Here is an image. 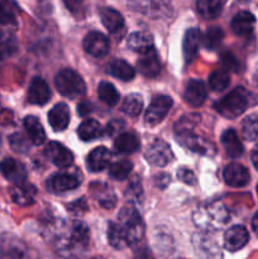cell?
Listing matches in <instances>:
<instances>
[{
	"label": "cell",
	"instance_id": "18",
	"mask_svg": "<svg viewBox=\"0 0 258 259\" xmlns=\"http://www.w3.org/2000/svg\"><path fill=\"white\" fill-rule=\"evenodd\" d=\"M137 66H138L139 72L149 78L156 77L161 72V61L154 48H151L146 53L141 55Z\"/></svg>",
	"mask_w": 258,
	"mask_h": 259
},
{
	"label": "cell",
	"instance_id": "38",
	"mask_svg": "<svg viewBox=\"0 0 258 259\" xmlns=\"http://www.w3.org/2000/svg\"><path fill=\"white\" fill-rule=\"evenodd\" d=\"M133 164L128 159H118L109 166V175L118 181H123L131 174Z\"/></svg>",
	"mask_w": 258,
	"mask_h": 259
},
{
	"label": "cell",
	"instance_id": "50",
	"mask_svg": "<svg viewBox=\"0 0 258 259\" xmlns=\"http://www.w3.org/2000/svg\"><path fill=\"white\" fill-rule=\"evenodd\" d=\"M250 158H252L253 166H254L255 169L258 171V144L254 147V148H253L252 154H250Z\"/></svg>",
	"mask_w": 258,
	"mask_h": 259
},
{
	"label": "cell",
	"instance_id": "3",
	"mask_svg": "<svg viewBox=\"0 0 258 259\" xmlns=\"http://www.w3.org/2000/svg\"><path fill=\"white\" fill-rule=\"evenodd\" d=\"M55 85L61 95L68 99H77L86 93V83L76 71L63 68L55 76Z\"/></svg>",
	"mask_w": 258,
	"mask_h": 259
},
{
	"label": "cell",
	"instance_id": "8",
	"mask_svg": "<svg viewBox=\"0 0 258 259\" xmlns=\"http://www.w3.org/2000/svg\"><path fill=\"white\" fill-rule=\"evenodd\" d=\"M83 50L93 57H104L109 52V39L101 32H90L83 38Z\"/></svg>",
	"mask_w": 258,
	"mask_h": 259
},
{
	"label": "cell",
	"instance_id": "21",
	"mask_svg": "<svg viewBox=\"0 0 258 259\" xmlns=\"http://www.w3.org/2000/svg\"><path fill=\"white\" fill-rule=\"evenodd\" d=\"M9 195L13 201L19 206H29L34 202L37 189L30 184L14 185L9 189Z\"/></svg>",
	"mask_w": 258,
	"mask_h": 259
},
{
	"label": "cell",
	"instance_id": "44",
	"mask_svg": "<svg viewBox=\"0 0 258 259\" xmlns=\"http://www.w3.org/2000/svg\"><path fill=\"white\" fill-rule=\"evenodd\" d=\"M10 147L14 149L18 153H27L29 151V143H28L27 139L22 136L20 133H15L13 136H10L9 138Z\"/></svg>",
	"mask_w": 258,
	"mask_h": 259
},
{
	"label": "cell",
	"instance_id": "25",
	"mask_svg": "<svg viewBox=\"0 0 258 259\" xmlns=\"http://www.w3.org/2000/svg\"><path fill=\"white\" fill-rule=\"evenodd\" d=\"M100 19L104 27L110 33H118L124 27V18L118 10L113 8H103L100 9Z\"/></svg>",
	"mask_w": 258,
	"mask_h": 259
},
{
	"label": "cell",
	"instance_id": "1",
	"mask_svg": "<svg viewBox=\"0 0 258 259\" xmlns=\"http://www.w3.org/2000/svg\"><path fill=\"white\" fill-rule=\"evenodd\" d=\"M116 224L125 238L128 247L137 244L143 238L146 230L143 219L133 205H125L121 207Z\"/></svg>",
	"mask_w": 258,
	"mask_h": 259
},
{
	"label": "cell",
	"instance_id": "39",
	"mask_svg": "<svg viewBox=\"0 0 258 259\" xmlns=\"http://www.w3.org/2000/svg\"><path fill=\"white\" fill-rule=\"evenodd\" d=\"M223 37H224V32L220 27L212 25V27L207 28L206 33L202 37V43L207 50H217L220 45H222Z\"/></svg>",
	"mask_w": 258,
	"mask_h": 259
},
{
	"label": "cell",
	"instance_id": "27",
	"mask_svg": "<svg viewBox=\"0 0 258 259\" xmlns=\"http://www.w3.org/2000/svg\"><path fill=\"white\" fill-rule=\"evenodd\" d=\"M24 128L27 132L29 141L32 142L34 146H40L45 143L46 141V133L43 125L40 124L39 119L37 116L28 115L24 119Z\"/></svg>",
	"mask_w": 258,
	"mask_h": 259
},
{
	"label": "cell",
	"instance_id": "54",
	"mask_svg": "<svg viewBox=\"0 0 258 259\" xmlns=\"http://www.w3.org/2000/svg\"><path fill=\"white\" fill-rule=\"evenodd\" d=\"M0 147H2V139H0Z\"/></svg>",
	"mask_w": 258,
	"mask_h": 259
},
{
	"label": "cell",
	"instance_id": "52",
	"mask_svg": "<svg viewBox=\"0 0 258 259\" xmlns=\"http://www.w3.org/2000/svg\"><path fill=\"white\" fill-rule=\"evenodd\" d=\"M254 82L258 85V71H257V72H255V75H254Z\"/></svg>",
	"mask_w": 258,
	"mask_h": 259
},
{
	"label": "cell",
	"instance_id": "45",
	"mask_svg": "<svg viewBox=\"0 0 258 259\" xmlns=\"http://www.w3.org/2000/svg\"><path fill=\"white\" fill-rule=\"evenodd\" d=\"M222 65H223V70L225 71H239V61L238 58L235 57L233 53L227 52L222 56Z\"/></svg>",
	"mask_w": 258,
	"mask_h": 259
},
{
	"label": "cell",
	"instance_id": "28",
	"mask_svg": "<svg viewBox=\"0 0 258 259\" xmlns=\"http://www.w3.org/2000/svg\"><path fill=\"white\" fill-rule=\"evenodd\" d=\"M224 7V0H197V13L204 19H215L222 13Z\"/></svg>",
	"mask_w": 258,
	"mask_h": 259
},
{
	"label": "cell",
	"instance_id": "32",
	"mask_svg": "<svg viewBox=\"0 0 258 259\" xmlns=\"http://www.w3.org/2000/svg\"><path fill=\"white\" fill-rule=\"evenodd\" d=\"M128 47L131 50L139 52L141 55L146 53L151 48H153V39L148 33L134 32L128 38Z\"/></svg>",
	"mask_w": 258,
	"mask_h": 259
},
{
	"label": "cell",
	"instance_id": "15",
	"mask_svg": "<svg viewBox=\"0 0 258 259\" xmlns=\"http://www.w3.org/2000/svg\"><path fill=\"white\" fill-rule=\"evenodd\" d=\"M223 177L228 186L243 187L249 182V172L244 166L239 163L228 164L223 172Z\"/></svg>",
	"mask_w": 258,
	"mask_h": 259
},
{
	"label": "cell",
	"instance_id": "26",
	"mask_svg": "<svg viewBox=\"0 0 258 259\" xmlns=\"http://www.w3.org/2000/svg\"><path fill=\"white\" fill-rule=\"evenodd\" d=\"M222 143L230 158H239L243 154V144L234 129H227L223 133Z\"/></svg>",
	"mask_w": 258,
	"mask_h": 259
},
{
	"label": "cell",
	"instance_id": "42",
	"mask_svg": "<svg viewBox=\"0 0 258 259\" xmlns=\"http://www.w3.org/2000/svg\"><path fill=\"white\" fill-rule=\"evenodd\" d=\"M242 134L245 141L253 142L258 139V116L249 115L243 120Z\"/></svg>",
	"mask_w": 258,
	"mask_h": 259
},
{
	"label": "cell",
	"instance_id": "23",
	"mask_svg": "<svg viewBox=\"0 0 258 259\" xmlns=\"http://www.w3.org/2000/svg\"><path fill=\"white\" fill-rule=\"evenodd\" d=\"M255 24V18L254 15L250 12H247V10H243V12H239L238 14H235L233 17L232 23V29L233 32L237 35H248L253 32Z\"/></svg>",
	"mask_w": 258,
	"mask_h": 259
},
{
	"label": "cell",
	"instance_id": "13",
	"mask_svg": "<svg viewBox=\"0 0 258 259\" xmlns=\"http://www.w3.org/2000/svg\"><path fill=\"white\" fill-rule=\"evenodd\" d=\"M249 240L247 229L242 225H235L228 229L224 235V247L229 252H237L244 248Z\"/></svg>",
	"mask_w": 258,
	"mask_h": 259
},
{
	"label": "cell",
	"instance_id": "43",
	"mask_svg": "<svg viewBox=\"0 0 258 259\" xmlns=\"http://www.w3.org/2000/svg\"><path fill=\"white\" fill-rule=\"evenodd\" d=\"M108 239L111 247L115 248V249H124V248L128 247L125 238L121 234L118 224L114 222L110 223L108 227Z\"/></svg>",
	"mask_w": 258,
	"mask_h": 259
},
{
	"label": "cell",
	"instance_id": "49",
	"mask_svg": "<svg viewBox=\"0 0 258 259\" xmlns=\"http://www.w3.org/2000/svg\"><path fill=\"white\" fill-rule=\"evenodd\" d=\"M90 111H93V110H91V105L89 103H81L80 105L77 106V113L80 114L81 116L88 115Z\"/></svg>",
	"mask_w": 258,
	"mask_h": 259
},
{
	"label": "cell",
	"instance_id": "9",
	"mask_svg": "<svg viewBox=\"0 0 258 259\" xmlns=\"http://www.w3.org/2000/svg\"><path fill=\"white\" fill-rule=\"evenodd\" d=\"M0 172L8 181L13 182L14 185L24 184L27 180V169L22 162L14 158H5L0 163Z\"/></svg>",
	"mask_w": 258,
	"mask_h": 259
},
{
	"label": "cell",
	"instance_id": "51",
	"mask_svg": "<svg viewBox=\"0 0 258 259\" xmlns=\"http://www.w3.org/2000/svg\"><path fill=\"white\" fill-rule=\"evenodd\" d=\"M252 228H253V232H254L255 234H257V237H258V211L255 212V215L253 217Z\"/></svg>",
	"mask_w": 258,
	"mask_h": 259
},
{
	"label": "cell",
	"instance_id": "22",
	"mask_svg": "<svg viewBox=\"0 0 258 259\" xmlns=\"http://www.w3.org/2000/svg\"><path fill=\"white\" fill-rule=\"evenodd\" d=\"M48 120L55 132L65 131L70 123V109L66 104L60 103L53 106L48 113Z\"/></svg>",
	"mask_w": 258,
	"mask_h": 259
},
{
	"label": "cell",
	"instance_id": "6",
	"mask_svg": "<svg viewBox=\"0 0 258 259\" xmlns=\"http://www.w3.org/2000/svg\"><path fill=\"white\" fill-rule=\"evenodd\" d=\"M144 156H146V159L152 166L156 167H164L174 158V154H172L169 146L166 142L162 141V139H154L147 147V151L144 153Z\"/></svg>",
	"mask_w": 258,
	"mask_h": 259
},
{
	"label": "cell",
	"instance_id": "2",
	"mask_svg": "<svg viewBox=\"0 0 258 259\" xmlns=\"http://www.w3.org/2000/svg\"><path fill=\"white\" fill-rule=\"evenodd\" d=\"M249 105V94L243 88H237L215 103L217 113L225 118L234 119L245 111Z\"/></svg>",
	"mask_w": 258,
	"mask_h": 259
},
{
	"label": "cell",
	"instance_id": "36",
	"mask_svg": "<svg viewBox=\"0 0 258 259\" xmlns=\"http://www.w3.org/2000/svg\"><path fill=\"white\" fill-rule=\"evenodd\" d=\"M143 109V99L139 94H131L125 98L121 105V110L128 116H138Z\"/></svg>",
	"mask_w": 258,
	"mask_h": 259
},
{
	"label": "cell",
	"instance_id": "40",
	"mask_svg": "<svg viewBox=\"0 0 258 259\" xmlns=\"http://www.w3.org/2000/svg\"><path fill=\"white\" fill-rule=\"evenodd\" d=\"M230 76L225 70H215L209 76V86L212 91H223L229 86Z\"/></svg>",
	"mask_w": 258,
	"mask_h": 259
},
{
	"label": "cell",
	"instance_id": "14",
	"mask_svg": "<svg viewBox=\"0 0 258 259\" xmlns=\"http://www.w3.org/2000/svg\"><path fill=\"white\" fill-rule=\"evenodd\" d=\"M80 180L75 175L71 174H57L53 175L47 181V189L55 194L71 191L80 186Z\"/></svg>",
	"mask_w": 258,
	"mask_h": 259
},
{
	"label": "cell",
	"instance_id": "19",
	"mask_svg": "<svg viewBox=\"0 0 258 259\" xmlns=\"http://www.w3.org/2000/svg\"><path fill=\"white\" fill-rule=\"evenodd\" d=\"M51 99V89L42 77H34L28 90V101L33 105H45Z\"/></svg>",
	"mask_w": 258,
	"mask_h": 259
},
{
	"label": "cell",
	"instance_id": "10",
	"mask_svg": "<svg viewBox=\"0 0 258 259\" xmlns=\"http://www.w3.org/2000/svg\"><path fill=\"white\" fill-rule=\"evenodd\" d=\"M46 156L57 167H68L73 162V153L58 142H50L45 149Z\"/></svg>",
	"mask_w": 258,
	"mask_h": 259
},
{
	"label": "cell",
	"instance_id": "29",
	"mask_svg": "<svg viewBox=\"0 0 258 259\" xmlns=\"http://www.w3.org/2000/svg\"><path fill=\"white\" fill-rule=\"evenodd\" d=\"M103 133V128L95 119H88V120L82 121L77 128L78 138L83 142H91L94 139L100 138Z\"/></svg>",
	"mask_w": 258,
	"mask_h": 259
},
{
	"label": "cell",
	"instance_id": "35",
	"mask_svg": "<svg viewBox=\"0 0 258 259\" xmlns=\"http://www.w3.org/2000/svg\"><path fill=\"white\" fill-rule=\"evenodd\" d=\"M98 95L99 99L109 106H115L119 103V94L115 86L108 81H103L99 83Z\"/></svg>",
	"mask_w": 258,
	"mask_h": 259
},
{
	"label": "cell",
	"instance_id": "11",
	"mask_svg": "<svg viewBox=\"0 0 258 259\" xmlns=\"http://www.w3.org/2000/svg\"><path fill=\"white\" fill-rule=\"evenodd\" d=\"M132 3L138 12L152 18H159L163 15L167 17L171 12L169 4L166 0H133Z\"/></svg>",
	"mask_w": 258,
	"mask_h": 259
},
{
	"label": "cell",
	"instance_id": "16",
	"mask_svg": "<svg viewBox=\"0 0 258 259\" xmlns=\"http://www.w3.org/2000/svg\"><path fill=\"white\" fill-rule=\"evenodd\" d=\"M0 259H29L25 245L14 237H7L0 245Z\"/></svg>",
	"mask_w": 258,
	"mask_h": 259
},
{
	"label": "cell",
	"instance_id": "24",
	"mask_svg": "<svg viewBox=\"0 0 258 259\" xmlns=\"http://www.w3.org/2000/svg\"><path fill=\"white\" fill-rule=\"evenodd\" d=\"M110 152L106 147H98L88 156V168L91 172H100L110 163Z\"/></svg>",
	"mask_w": 258,
	"mask_h": 259
},
{
	"label": "cell",
	"instance_id": "48",
	"mask_svg": "<svg viewBox=\"0 0 258 259\" xmlns=\"http://www.w3.org/2000/svg\"><path fill=\"white\" fill-rule=\"evenodd\" d=\"M128 194H129V196L134 195L136 197H139V195L142 194L141 184H139V182H133V184L128 187V192H126V195Z\"/></svg>",
	"mask_w": 258,
	"mask_h": 259
},
{
	"label": "cell",
	"instance_id": "20",
	"mask_svg": "<svg viewBox=\"0 0 258 259\" xmlns=\"http://www.w3.org/2000/svg\"><path fill=\"white\" fill-rule=\"evenodd\" d=\"M200 43H201V32L197 28H191L185 33L184 42H182V52L186 63H191L199 52Z\"/></svg>",
	"mask_w": 258,
	"mask_h": 259
},
{
	"label": "cell",
	"instance_id": "4",
	"mask_svg": "<svg viewBox=\"0 0 258 259\" xmlns=\"http://www.w3.org/2000/svg\"><path fill=\"white\" fill-rule=\"evenodd\" d=\"M89 243V229L82 223H75L70 230V234L60 244V249L63 252H80L86 248Z\"/></svg>",
	"mask_w": 258,
	"mask_h": 259
},
{
	"label": "cell",
	"instance_id": "34",
	"mask_svg": "<svg viewBox=\"0 0 258 259\" xmlns=\"http://www.w3.org/2000/svg\"><path fill=\"white\" fill-rule=\"evenodd\" d=\"M109 72H110L114 77L123 81H129L136 76L134 68L124 60H114L113 62L110 63V66H109Z\"/></svg>",
	"mask_w": 258,
	"mask_h": 259
},
{
	"label": "cell",
	"instance_id": "55",
	"mask_svg": "<svg viewBox=\"0 0 258 259\" xmlns=\"http://www.w3.org/2000/svg\"><path fill=\"white\" fill-rule=\"evenodd\" d=\"M257 192H258V185H257Z\"/></svg>",
	"mask_w": 258,
	"mask_h": 259
},
{
	"label": "cell",
	"instance_id": "5",
	"mask_svg": "<svg viewBox=\"0 0 258 259\" xmlns=\"http://www.w3.org/2000/svg\"><path fill=\"white\" fill-rule=\"evenodd\" d=\"M172 108V99L167 95H158L152 100L148 109L146 110L144 120L147 125L154 126L161 123L166 115L168 114L169 109Z\"/></svg>",
	"mask_w": 258,
	"mask_h": 259
},
{
	"label": "cell",
	"instance_id": "53",
	"mask_svg": "<svg viewBox=\"0 0 258 259\" xmlns=\"http://www.w3.org/2000/svg\"><path fill=\"white\" fill-rule=\"evenodd\" d=\"M90 259H104L103 257H93V258H90Z\"/></svg>",
	"mask_w": 258,
	"mask_h": 259
},
{
	"label": "cell",
	"instance_id": "41",
	"mask_svg": "<svg viewBox=\"0 0 258 259\" xmlns=\"http://www.w3.org/2000/svg\"><path fill=\"white\" fill-rule=\"evenodd\" d=\"M200 119L201 118L197 114H187V115H184L182 118H180L177 120L176 125H175L176 136H179V134L191 133L192 129L199 124Z\"/></svg>",
	"mask_w": 258,
	"mask_h": 259
},
{
	"label": "cell",
	"instance_id": "33",
	"mask_svg": "<svg viewBox=\"0 0 258 259\" xmlns=\"http://www.w3.org/2000/svg\"><path fill=\"white\" fill-rule=\"evenodd\" d=\"M19 15V7L14 0H0V24H15Z\"/></svg>",
	"mask_w": 258,
	"mask_h": 259
},
{
	"label": "cell",
	"instance_id": "46",
	"mask_svg": "<svg viewBox=\"0 0 258 259\" xmlns=\"http://www.w3.org/2000/svg\"><path fill=\"white\" fill-rule=\"evenodd\" d=\"M177 177H179V179L186 185L196 184V176H195V174L191 171V169L186 168V167H181V168H179V171H177Z\"/></svg>",
	"mask_w": 258,
	"mask_h": 259
},
{
	"label": "cell",
	"instance_id": "17",
	"mask_svg": "<svg viewBox=\"0 0 258 259\" xmlns=\"http://www.w3.org/2000/svg\"><path fill=\"white\" fill-rule=\"evenodd\" d=\"M207 96L206 86L200 80H190L185 88V101L192 108H199L205 103Z\"/></svg>",
	"mask_w": 258,
	"mask_h": 259
},
{
	"label": "cell",
	"instance_id": "7",
	"mask_svg": "<svg viewBox=\"0 0 258 259\" xmlns=\"http://www.w3.org/2000/svg\"><path fill=\"white\" fill-rule=\"evenodd\" d=\"M177 137V142L185 147L189 151L194 152V153L202 154V156H212L215 153V147L211 142L207 139L202 138L200 136H195L194 133H185L179 134Z\"/></svg>",
	"mask_w": 258,
	"mask_h": 259
},
{
	"label": "cell",
	"instance_id": "31",
	"mask_svg": "<svg viewBox=\"0 0 258 259\" xmlns=\"http://www.w3.org/2000/svg\"><path fill=\"white\" fill-rule=\"evenodd\" d=\"M139 146H141V143H139L138 138L132 133L120 134L115 139V142H114V148H115V151L123 154L136 153L139 149Z\"/></svg>",
	"mask_w": 258,
	"mask_h": 259
},
{
	"label": "cell",
	"instance_id": "47",
	"mask_svg": "<svg viewBox=\"0 0 258 259\" xmlns=\"http://www.w3.org/2000/svg\"><path fill=\"white\" fill-rule=\"evenodd\" d=\"M63 2H65L66 7H67L73 14H77L81 10V8H82L83 0H63Z\"/></svg>",
	"mask_w": 258,
	"mask_h": 259
},
{
	"label": "cell",
	"instance_id": "30",
	"mask_svg": "<svg viewBox=\"0 0 258 259\" xmlns=\"http://www.w3.org/2000/svg\"><path fill=\"white\" fill-rule=\"evenodd\" d=\"M18 50V39L10 30L0 29V61L7 60Z\"/></svg>",
	"mask_w": 258,
	"mask_h": 259
},
{
	"label": "cell",
	"instance_id": "37",
	"mask_svg": "<svg viewBox=\"0 0 258 259\" xmlns=\"http://www.w3.org/2000/svg\"><path fill=\"white\" fill-rule=\"evenodd\" d=\"M96 186H98V190L93 189V192L94 196L98 199L99 204L103 207H105V209H111V207L115 206L116 199L114 192L108 186H105V185L96 184Z\"/></svg>",
	"mask_w": 258,
	"mask_h": 259
},
{
	"label": "cell",
	"instance_id": "12",
	"mask_svg": "<svg viewBox=\"0 0 258 259\" xmlns=\"http://www.w3.org/2000/svg\"><path fill=\"white\" fill-rule=\"evenodd\" d=\"M194 248L200 259H222V253H220L217 243L209 235H195Z\"/></svg>",
	"mask_w": 258,
	"mask_h": 259
}]
</instances>
